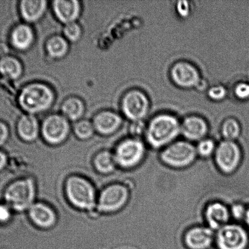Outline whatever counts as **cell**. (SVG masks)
Listing matches in <instances>:
<instances>
[{
    "instance_id": "cell-13",
    "label": "cell",
    "mask_w": 249,
    "mask_h": 249,
    "mask_svg": "<svg viewBox=\"0 0 249 249\" xmlns=\"http://www.w3.org/2000/svg\"><path fill=\"white\" fill-rule=\"evenodd\" d=\"M203 220L212 230L218 231L231 221L229 206L219 201L209 202L204 210Z\"/></svg>"
},
{
    "instance_id": "cell-30",
    "label": "cell",
    "mask_w": 249,
    "mask_h": 249,
    "mask_svg": "<svg viewBox=\"0 0 249 249\" xmlns=\"http://www.w3.org/2000/svg\"><path fill=\"white\" fill-rule=\"evenodd\" d=\"M63 33L66 39L72 42L79 40L82 35L81 28L77 22L66 24Z\"/></svg>"
},
{
    "instance_id": "cell-11",
    "label": "cell",
    "mask_w": 249,
    "mask_h": 249,
    "mask_svg": "<svg viewBox=\"0 0 249 249\" xmlns=\"http://www.w3.org/2000/svg\"><path fill=\"white\" fill-rule=\"evenodd\" d=\"M70 124L67 119L59 114H52L44 120L41 131L43 138L52 145L62 143L70 133Z\"/></svg>"
},
{
    "instance_id": "cell-2",
    "label": "cell",
    "mask_w": 249,
    "mask_h": 249,
    "mask_svg": "<svg viewBox=\"0 0 249 249\" xmlns=\"http://www.w3.org/2000/svg\"><path fill=\"white\" fill-rule=\"evenodd\" d=\"M55 101L53 89L43 83H31L21 90L19 104L21 108L29 114H38L47 111Z\"/></svg>"
},
{
    "instance_id": "cell-28",
    "label": "cell",
    "mask_w": 249,
    "mask_h": 249,
    "mask_svg": "<svg viewBox=\"0 0 249 249\" xmlns=\"http://www.w3.org/2000/svg\"><path fill=\"white\" fill-rule=\"evenodd\" d=\"M73 129L76 136L82 140H86L91 138L95 130L93 123L87 120L77 122Z\"/></svg>"
},
{
    "instance_id": "cell-31",
    "label": "cell",
    "mask_w": 249,
    "mask_h": 249,
    "mask_svg": "<svg viewBox=\"0 0 249 249\" xmlns=\"http://www.w3.org/2000/svg\"><path fill=\"white\" fill-rule=\"evenodd\" d=\"M207 94L210 99L214 101H221L226 98L228 91L223 85H215L209 88Z\"/></svg>"
},
{
    "instance_id": "cell-36",
    "label": "cell",
    "mask_w": 249,
    "mask_h": 249,
    "mask_svg": "<svg viewBox=\"0 0 249 249\" xmlns=\"http://www.w3.org/2000/svg\"><path fill=\"white\" fill-rule=\"evenodd\" d=\"M190 6L187 1H180L179 4H177V11L180 16L182 17H187L190 14Z\"/></svg>"
},
{
    "instance_id": "cell-5",
    "label": "cell",
    "mask_w": 249,
    "mask_h": 249,
    "mask_svg": "<svg viewBox=\"0 0 249 249\" xmlns=\"http://www.w3.org/2000/svg\"><path fill=\"white\" fill-rule=\"evenodd\" d=\"M35 192V185L31 178L17 180L4 190V202L12 211L22 212L33 206Z\"/></svg>"
},
{
    "instance_id": "cell-17",
    "label": "cell",
    "mask_w": 249,
    "mask_h": 249,
    "mask_svg": "<svg viewBox=\"0 0 249 249\" xmlns=\"http://www.w3.org/2000/svg\"><path fill=\"white\" fill-rule=\"evenodd\" d=\"M53 8L58 20L65 24L76 22L80 16V4L77 0L55 1Z\"/></svg>"
},
{
    "instance_id": "cell-34",
    "label": "cell",
    "mask_w": 249,
    "mask_h": 249,
    "mask_svg": "<svg viewBox=\"0 0 249 249\" xmlns=\"http://www.w3.org/2000/svg\"><path fill=\"white\" fill-rule=\"evenodd\" d=\"M12 211L11 207L5 202L0 203V224L9 223L12 218Z\"/></svg>"
},
{
    "instance_id": "cell-7",
    "label": "cell",
    "mask_w": 249,
    "mask_h": 249,
    "mask_svg": "<svg viewBox=\"0 0 249 249\" xmlns=\"http://www.w3.org/2000/svg\"><path fill=\"white\" fill-rule=\"evenodd\" d=\"M65 192L69 201L78 209L92 211L96 206L94 188L84 178L77 176L68 178Z\"/></svg>"
},
{
    "instance_id": "cell-18",
    "label": "cell",
    "mask_w": 249,
    "mask_h": 249,
    "mask_svg": "<svg viewBox=\"0 0 249 249\" xmlns=\"http://www.w3.org/2000/svg\"><path fill=\"white\" fill-rule=\"evenodd\" d=\"M29 216L35 225L42 229L53 226L56 216L53 209L43 203H35L29 209Z\"/></svg>"
},
{
    "instance_id": "cell-26",
    "label": "cell",
    "mask_w": 249,
    "mask_h": 249,
    "mask_svg": "<svg viewBox=\"0 0 249 249\" xmlns=\"http://www.w3.org/2000/svg\"><path fill=\"white\" fill-rule=\"evenodd\" d=\"M94 164L96 169L103 174L113 172L116 165L114 154L107 151H102L97 155L95 158Z\"/></svg>"
},
{
    "instance_id": "cell-8",
    "label": "cell",
    "mask_w": 249,
    "mask_h": 249,
    "mask_svg": "<svg viewBox=\"0 0 249 249\" xmlns=\"http://www.w3.org/2000/svg\"><path fill=\"white\" fill-rule=\"evenodd\" d=\"M216 249H249V230L244 224L230 223L215 231Z\"/></svg>"
},
{
    "instance_id": "cell-38",
    "label": "cell",
    "mask_w": 249,
    "mask_h": 249,
    "mask_svg": "<svg viewBox=\"0 0 249 249\" xmlns=\"http://www.w3.org/2000/svg\"><path fill=\"white\" fill-rule=\"evenodd\" d=\"M197 91H208L209 89L208 82L206 80L202 79L200 80L199 84L197 85L196 88H195Z\"/></svg>"
},
{
    "instance_id": "cell-27",
    "label": "cell",
    "mask_w": 249,
    "mask_h": 249,
    "mask_svg": "<svg viewBox=\"0 0 249 249\" xmlns=\"http://www.w3.org/2000/svg\"><path fill=\"white\" fill-rule=\"evenodd\" d=\"M218 142L212 137H207L195 143L198 158L202 160L213 159Z\"/></svg>"
},
{
    "instance_id": "cell-39",
    "label": "cell",
    "mask_w": 249,
    "mask_h": 249,
    "mask_svg": "<svg viewBox=\"0 0 249 249\" xmlns=\"http://www.w3.org/2000/svg\"><path fill=\"white\" fill-rule=\"evenodd\" d=\"M9 51V48L6 44L0 43V58L8 55Z\"/></svg>"
},
{
    "instance_id": "cell-29",
    "label": "cell",
    "mask_w": 249,
    "mask_h": 249,
    "mask_svg": "<svg viewBox=\"0 0 249 249\" xmlns=\"http://www.w3.org/2000/svg\"><path fill=\"white\" fill-rule=\"evenodd\" d=\"M248 206L241 202H235L229 206L231 221L234 223L244 224Z\"/></svg>"
},
{
    "instance_id": "cell-33",
    "label": "cell",
    "mask_w": 249,
    "mask_h": 249,
    "mask_svg": "<svg viewBox=\"0 0 249 249\" xmlns=\"http://www.w3.org/2000/svg\"><path fill=\"white\" fill-rule=\"evenodd\" d=\"M234 93L237 98L246 100L249 98V83L240 82L236 85Z\"/></svg>"
},
{
    "instance_id": "cell-12",
    "label": "cell",
    "mask_w": 249,
    "mask_h": 249,
    "mask_svg": "<svg viewBox=\"0 0 249 249\" xmlns=\"http://www.w3.org/2000/svg\"><path fill=\"white\" fill-rule=\"evenodd\" d=\"M215 231L206 224L191 227L185 231L183 243L187 249H211L214 247Z\"/></svg>"
},
{
    "instance_id": "cell-32",
    "label": "cell",
    "mask_w": 249,
    "mask_h": 249,
    "mask_svg": "<svg viewBox=\"0 0 249 249\" xmlns=\"http://www.w3.org/2000/svg\"><path fill=\"white\" fill-rule=\"evenodd\" d=\"M146 126L147 124H146L143 121L133 122L129 127V132L133 138L144 139Z\"/></svg>"
},
{
    "instance_id": "cell-9",
    "label": "cell",
    "mask_w": 249,
    "mask_h": 249,
    "mask_svg": "<svg viewBox=\"0 0 249 249\" xmlns=\"http://www.w3.org/2000/svg\"><path fill=\"white\" fill-rule=\"evenodd\" d=\"M131 196L130 188L126 184L110 185L100 194L97 207L99 211L105 213L119 211L128 206Z\"/></svg>"
},
{
    "instance_id": "cell-21",
    "label": "cell",
    "mask_w": 249,
    "mask_h": 249,
    "mask_svg": "<svg viewBox=\"0 0 249 249\" xmlns=\"http://www.w3.org/2000/svg\"><path fill=\"white\" fill-rule=\"evenodd\" d=\"M17 129V133L22 140L33 142L38 138L40 128L36 117L28 114L19 119Z\"/></svg>"
},
{
    "instance_id": "cell-40",
    "label": "cell",
    "mask_w": 249,
    "mask_h": 249,
    "mask_svg": "<svg viewBox=\"0 0 249 249\" xmlns=\"http://www.w3.org/2000/svg\"><path fill=\"white\" fill-rule=\"evenodd\" d=\"M244 224L249 229V205L248 206L247 213H246V218Z\"/></svg>"
},
{
    "instance_id": "cell-3",
    "label": "cell",
    "mask_w": 249,
    "mask_h": 249,
    "mask_svg": "<svg viewBox=\"0 0 249 249\" xmlns=\"http://www.w3.org/2000/svg\"><path fill=\"white\" fill-rule=\"evenodd\" d=\"M158 158L168 167L181 170L193 164L198 156L195 143L185 139H177L158 151Z\"/></svg>"
},
{
    "instance_id": "cell-35",
    "label": "cell",
    "mask_w": 249,
    "mask_h": 249,
    "mask_svg": "<svg viewBox=\"0 0 249 249\" xmlns=\"http://www.w3.org/2000/svg\"><path fill=\"white\" fill-rule=\"evenodd\" d=\"M9 134L8 126L3 121H0V148L8 141Z\"/></svg>"
},
{
    "instance_id": "cell-16",
    "label": "cell",
    "mask_w": 249,
    "mask_h": 249,
    "mask_svg": "<svg viewBox=\"0 0 249 249\" xmlns=\"http://www.w3.org/2000/svg\"><path fill=\"white\" fill-rule=\"evenodd\" d=\"M118 114L111 111L100 112L95 116L93 124L95 130L103 135H109L118 130L122 124Z\"/></svg>"
},
{
    "instance_id": "cell-10",
    "label": "cell",
    "mask_w": 249,
    "mask_h": 249,
    "mask_svg": "<svg viewBox=\"0 0 249 249\" xmlns=\"http://www.w3.org/2000/svg\"><path fill=\"white\" fill-rule=\"evenodd\" d=\"M150 106L148 97L140 90L126 92L122 99V110L132 122L143 121L150 110Z\"/></svg>"
},
{
    "instance_id": "cell-25",
    "label": "cell",
    "mask_w": 249,
    "mask_h": 249,
    "mask_svg": "<svg viewBox=\"0 0 249 249\" xmlns=\"http://www.w3.org/2000/svg\"><path fill=\"white\" fill-rule=\"evenodd\" d=\"M46 51L50 57L58 59L67 54L68 44L67 40L61 36H53L47 41L46 45Z\"/></svg>"
},
{
    "instance_id": "cell-14",
    "label": "cell",
    "mask_w": 249,
    "mask_h": 249,
    "mask_svg": "<svg viewBox=\"0 0 249 249\" xmlns=\"http://www.w3.org/2000/svg\"><path fill=\"white\" fill-rule=\"evenodd\" d=\"M170 74L174 84L182 89L196 88L201 80L197 68L186 62L175 63L171 70Z\"/></svg>"
},
{
    "instance_id": "cell-19",
    "label": "cell",
    "mask_w": 249,
    "mask_h": 249,
    "mask_svg": "<svg viewBox=\"0 0 249 249\" xmlns=\"http://www.w3.org/2000/svg\"><path fill=\"white\" fill-rule=\"evenodd\" d=\"M46 7L47 1L45 0H23L19 4V12L24 20L34 23L42 17Z\"/></svg>"
},
{
    "instance_id": "cell-37",
    "label": "cell",
    "mask_w": 249,
    "mask_h": 249,
    "mask_svg": "<svg viewBox=\"0 0 249 249\" xmlns=\"http://www.w3.org/2000/svg\"><path fill=\"white\" fill-rule=\"evenodd\" d=\"M9 159L7 154L4 151L0 150V173L7 167Z\"/></svg>"
},
{
    "instance_id": "cell-23",
    "label": "cell",
    "mask_w": 249,
    "mask_h": 249,
    "mask_svg": "<svg viewBox=\"0 0 249 249\" xmlns=\"http://www.w3.org/2000/svg\"><path fill=\"white\" fill-rule=\"evenodd\" d=\"M63 116L70 121L79 120L85 111L84 102L77 97H71L63 102L61 107Z\"/></svg>"
},
{
    "instance_id": "cell-24",
    "label": "cell",
    "mask_w": 249,
    "mask_h": 249,
    "mask_svg": "<svg viewBox=\"0 0 249 249\" xmlns=\"http://www.w3.org/2000/svg\"><path fill=\"white\" fill-rule=\"evenodd\" d=\"M243 133L241 124L236 119L228 118L221 124L219 134L221 140L238 141Z\"/></svg>"
},
{
    "instance_id": "cell-4",
    "label": "cell",
    "mask_w": 249,
    "mask_h": 249,
    "mask_svg": "<svg viewBox=\"0 0 249 249\" xmlns=\"http://www.w3.org/2000/svg\"><path fill=\"white\" fill-rule=\"evenodd\" d=\"M149 148L143 139L127 138L117 145L114 154L117 165L130 171L140 166L147 156Z\"/></svg>"
},
{
    "instance_id": "cell-20",
    "label": "cell",
    "mask_w": 249,
    "mask_h": 249,
    "mask_svg": "<svg viewBox=\"0 0 249 249\" xmlns=\"http://www.w3.org/2000/svg\"><path fill=\"white\" fill-rule=\"evenodd\" d=\"M10 37L14 48L17 50L25 51L33 45L34 34L30 26L20 24L15 27Z\"/></svg>"
},
{
    "instance_id": "cell-1",
    "label": "cell",
    "mask_w": 249,
    "mask_h": 249,
    "mask_svg": "<svg viewBox=\"0 0 249 249\" xmlns=\"http://www.w3.org/2000/svg\"><path fill=\"white\" fill-rule=\"evenodd\" d=\"M180 128L181 123L176 117L168 114H159L147 124L144 141L149 149L160 151L181 136Z\"/></svg>"
},
{
    "instance_id": "cell-6",
    "label": "cell",
    "mask_w": 249,
    "mask_h": 249,
    "mask_svg": "<svg viewBox=\"0 0 249 249\" xmlns=\"http://www.w3.org/2000/svg\"><path fill=\"white\" fill-rule=\"evenodd\" d=\"M243 159L242 148L238 141L221 140L217 145L213 160L219 172L230 175L240 168Z\"/></svg>"
},
{
    "instance_id": "cell-22",
    "label": "cell",
    "mask_w": 249,
    "mask_h": 249,
    "mask_svg": "<svg viewBox=\"0 0 249 249\" xmlns=\"http://www.w3.org/2000/svg\"><path fill=\"white\" fill-rule=\"evenodd\" d=\"M23 72V67L19 60L11 55L0 58V74L8 80H17Z\"/></svg>"
},
{
    "instance_id": "cell-15",
    "label": "cell",
    "mask_w": 249,
    "mask_h": 249,
    "mask_svg": "<svg viewBox=\"0 0 249 249\" xmlns=\"http://www.w3.org/2000/svg\"><path fill=\"white\" fill-rule=\"evenodd\" d=\"M181 136L185 140L196 143L209 136L210 127L208 123L201 117H187L181 123Z\"/></svg>"
}]
</instances>
